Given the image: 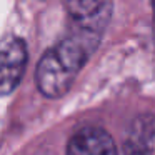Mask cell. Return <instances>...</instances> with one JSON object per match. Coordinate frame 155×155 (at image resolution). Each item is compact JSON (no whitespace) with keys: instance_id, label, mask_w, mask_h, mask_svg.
I'll return each instance as SVG.
<instances>
[{"instance_id":"cell-4","label":"cell","mask_w":155,"mask_h":155,"mask_svg":"<svg viewBox=\"0 0 155 155\" xmlns=\"http://www.w3.org/2000/svg\"><path fill=\"white\" fill-rule=\"evenodd\" d=\"M67 155H118L108 132L88 125L77 130L67 143Z\"/></svg>"},{"instance_id":"cell-6","label":"cell","mask_w":155,"mask_h":155,"mask_svg":"<svg viewBox=\"0 0 155 155\" xmlns=\"http://www.w3.org/2000/svg\"><path fill=\"white\" fill-rule=\"evenodd\" d=\"M152 4H153V12H155V0H152Z\"/></svg>"},{"instance_id":"cell-2","label":"cell","mask_w":155,"mask_h":155,"mask_svg":"<svg viewBox=\"0 0 155 155\" xmlns=\"http://www.w3.org/2000/svg\"><path fill=\"white\" fill-rule=\"evenodd\" d=\"M72 28L102 35L112 15V0H68Z\"/></svg>"},{"instance_id":"cell-1","label":"cell","mask_w":155,"mask_h":155,"mask_svg":"<svg viewBox=\"0 0 155 155\" xmlns=\"http://www.w3.org/2000/svg\"><path fill=\"white\" fill-rule=\"evenodd\" d=\"M98 34L72 28L67 37L48 48L38 60L35 70L38 90L48 98L62 97L98 47Z\"/></svg>"},{"instance_id":"cell-3","label":"cell","mask_w":155,"mask_h":155,"mask_svg":"<svg viewBox=\"0 0 155 155\" xmlns=\"http://www.w3.org/2000/svg\"><path fill=\"white\" fill-rule=\"evenodd\" d=\"M28 60L27 45L18 37H7L2 42V95H8L17 88L24 77Z\"/></svg>"},{"instance_id":"cell-5","label":"cell","mask_w":155,"mask_h":155,"mask_svg":"<svg viewBox=\"0 0 155 155\" xmlns=\"http://www.w3.org/2000/svg\"><path fill=\"white\" fill-rule=\"evenodd\" d=\"M122 148L125 155H155V115H138L128 125Z\"/></svg>"}]
</instances>
